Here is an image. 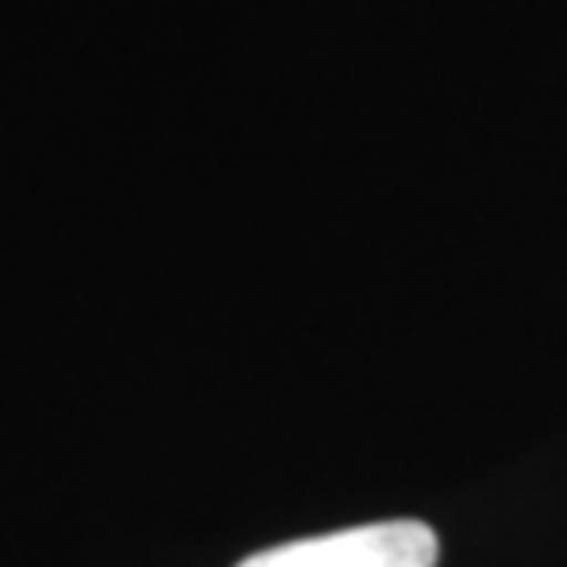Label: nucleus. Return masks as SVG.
<instances>
[{"label": "nucleus", "mask_w": 567, "mask_h": 567, "mask_svg": "<svg viewBox=\"0 0 567 567\" xmlns=\"http://www.w3.org/2000/svg\"><path fill=\"white\" fill-rule=\"evenodd\" d=\"M437 550L425 522H374L257 550L240 567H437Z\"/></svg>", "instance_id": "1"}]
</instances>
